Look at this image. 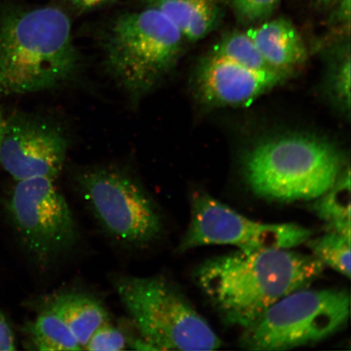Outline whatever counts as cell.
Returning a JSON list of instances; mask_svg holds the SVG:
<instances>
[{
  "mask_svg": "<svg viewBox=\"0 0 351 351\" xmlns=\"http://www.w3.org/2000/svg\"><path fill=\"white\" fill-rule=\"evenodd\" d=\"M324 267L313 254L288 249L239 251L206 261L196 279L226 323L245 329L276 302L308 287Z\"/></svg>",
  "mask_w": 351,
  "mask_h": 351,
  "instance_id": "cell-1",
  "label": "cell"
},
{
  "mask_svg": "<svg viewBox=\"0 0 351 351\" xmlns=\"http://www.w3.org/2000/svg\"><path fill=\"white\" fill-rule=\"evenodd\" d=\"M81 56L60 8L11 10L0 15V95L57 89L75 78Z\"/></svg>",
  "mask_w": 351,
  "mask_h": 351,
  "instance_id": "cell-2",
  "label": "cell"
},
{
  "mask_svg": "<svg viewBox=\"0 0 351 351\" xmlns=\"http://www.w3.org/2000/svg\"><path fill=\"white\" fill-rule=\"evenodd\" d=\"M344 171V157L335 145L305 134L265 140L243 161V177L254 194L280 203L317 199Z\"/></svg>",
  "mask_w": 351,
  "mask_h": 351,
  "instance_id": "cell-3",
  "label": "cell"
},
{
  "mask_svg": "<svg viewBox=\"0 0 351 351\" xmlns=\"http://www.w3.org/2000/svg\"><path fill=\"white\" fill-rule=\"evenodd\" d=\"M186 39L155 8L124 13L112 22L102 42L110 76L137 102L156 89L182 56Z\"/></svg>",
  "mask_w": 351,
  "mask_h": 351,
  "instance_id": "cell-4",
  "label": "cell"
},
{
  "mask_svg": "<svg viewBox=\"0 0 351 351\" xmlns=\"http://www.w3.org/2000/svg\"><path fill=\"white\" fill-rule=\"evenodd\" d=\"M114 287L154 350H213L221 341L181 292L162 276H122Z\"/></svg>",
  "mask_w": 351,
  "mask_h": 351,
  "instance_id": "cell-5",
  "label": "cell"
},
{
  "mask_svg": "<svg viewBox=\"0 0 351 351\" xmlns=\"http://www.w3.org/2000/svg\"><path fill=\"white\" fill-rule=\"evenodd\" d=\"M76 183L96 221L118 243L143 248L160 238V210L133 175L112 167H90L77 174Z\"/></svg>",
  "mask_w": 351,
  "mask_h": 351,
  "instance_id": "cell-6",
  "label": "cell"
},
{
  "mask_svg": "<svg viewBox=\"0 0 351 351\" xmlns=\"http://www.w3.org/2000/svg\"><path fill=\"white\" fill-rule=\"evenodd\" d=\"M350 306L344 289H298L245 328L241 345L252 350H285L317 343L344 327Z\"/></svg>",
  "mask_w": 351,
  "mask_h": 351,
  "instance_id": "cell-7",
  "label": "cell"
},
{
  "mask_svg": "<svg viewBox=\"0 0 351 351\" xmlns=\"http://www.w3.org/2000/svg\"><path fill=\"white\" fill-rule=\"evenodd\" d=\"M10 210L28 252L49 265L72 251L78 241L75 219L55 180L34 178L17 182Z\"/></svg>",
  "mask_w": 351,
  "mask_h": 351,
  "instance_id": "cell-8",
  "label": "cell"
},
{
  "mask_svg": "<svg viewBox=\"0 0 351 351\" xmlns=\"http://www.w3.org/2000/svg\"><path fill=\"white\" fill-rule=\"evenodd\" d=\"M313 232L295 223H262L243 216L204 193L192 197L191 219L178 252L208 245H231L241 252L289 249L306 243Z\"/></svg>",
  "mask_w": 351,
  "mask_h": 351,
  "instance_id": "cell-9",
  "label": "cell"
},
{
  "mask_svg": "<svg viewBox=\"0 0 351 351\" xmlns=\"http://www.w3.org/2000/svg\"><path fill=\"white\" fill-rule=\"evenodd\" d=\"M69 142L58 125L42 118L8 117L0 165L16 181L58 178L67 157Z\"/></svg>",
  "mask_w": 351,
  "mask_h": 351,
  "instance_id": "cell-10",
  "label": "cell"
},
{
  "mask_svg": "<svg viewBox=\"0 0 351 351\" xmlns=\"http://www.w3.org/2000/svg\"><path fill=\"white\" fill-rule=\"evenodd\" d=\"M289 74L256 70L210 53L199 61L193 78L197 98L208 106H247L282 83Z\"/></svg>",
  "mask_w": 351,
  "mask_h": 351,
  "instance_id": "cell-11",
  "label": "cell"
},
{
  "mask_svg": "<svg viewBox=\"0 0 351 351\" xmlns=\"http://www.w3.org/2000/svg\"><path fill=\"white\" fill-rule=\"evenodd\" d=\"M245 33L266 63L276 71L291 74L307 59L304 39L292 22L285 17L261 22Z\"/></svg>",
  "mask_w": 351,
  "mask_h": 351,
  "instance_id": "cell-12",
  "label": "cell"
},
{
  "mask_svg": "<svg viewBox=\"0 0 351 351\" xmlns=\"http://www.w3.org/2000/svg\"><path fill=\"white\" fill-rule=\"evenodd\" d=\"M177 26L186 41L197 42L216 29L222 20L219 0H148Z\"/></svg>",
  "mask_w": 351,
  "mask_h": 351,
  "instance_id": "cell-13",
  "label": "cell"
},
{
  "mask_svg": "<svg viewBox=\"0 0 351 351\" xmlns=\"http://www.w3.org/2000/svg\"><path fill=\"white\" fill-rule=\"evenodd\" d=\"M43 310L56 314L67 324L82 350L92 335L109 322L108 311L97 298L82 293L53 295L48 298Z\"/></svg>",
  "mask_w": 351,
  "mask_h": 351,
  "instance_id": "cell-14",
  "label": "cell"
},
{
  "mask_svg": "<svg viewBox=\"0 0 351 351\" xmlns=\"http://www.w3.org/2000/svg\"><path fill=\"white\" fill-rule=\"evenodd\" d=\"M313 212L326 223L327 231L350 236V176L348 168L330 190L315 199Z\"/></svg>",
  "mask_w": 351,
  "mask_h": 351,
  "instance_id": "cell-15",
  "label": "cell"
},
{
  "mask_svg": "<svg viewBox=\"0 0 351 351\" xmlns=\"http://www.w3.org/2000/svg\"><path fill=\"white\" fill-rule=\"evenodd\" d=\"M30 344L40 351L82 350L76 337L62 319L43 310L26 328Z\"/></svg>",
  "mask_w": 351,
  "mask_h": 351,
  "instance_id": "cell-16",
  "label": "cell"
},
{
  "mask_svg": "<svg viewBox=\"0 0 351 351\" xmlns=\"http://www.w3.org/2000/svg\"><path fill=\"white\" fill-rule=\"evenodd\" d=\"M307 245L323 265L350 278V236L328 231L319 238L308 240Z\"/></svg>",
  "mask_w": 351,
  "mask_h": 351,
  "instance_id": "cell-17",
  "label": "cell"
},
{
  "mask_svg": "<svg viewBox=\"0 0 351 351\" xmlns=\"http://www.w3.org/2000/svg\"><path fill=\"white\" fill-rule=\"evenodd\" d=\"M212 53L226 57L250 69L274 70L263 60L256 44L247 34L238 30L223 35L214 46Z\"/></svg>",
  "mask_w": 351,
  "mask_h": 351,
  "instance_id": "cell-18",
  "label": "cell"
},
{
  "mask_svg": "<svg viewBox=\"0 0 351 351\" xmlns=\"http://www.w3.org/2000/svg\"><path fill=\"white\" fill-rule=\"evenodd\" d=\"M282 0H227L241 24L258 25L270 19Z\"/></svg>",
  "mask_w": 351,
  "mask_h": 351,
  "instance_id": "cell-19",
  "label": "cell"
},
{
  "mask_svg": "<svg viewBox=\"0 0 351 351\" xmlns=\"http://www.w3.org/2000/svg\"><path fill=\"white\" fill-rule=\"evenodd\" d=\"M350 47L344 51L339 61L332 69L331 87L333 95L339 100L345 111L350 112Z\"/></svg>",
  "mask_w": 351,
  "mask_h": 351,
  "instance_id": "cell-20",
  "label": "cell"
},
{
  "mask_svg": "<svg viewBox=\"0 0 351 351\" xmlns=\"http://www.w3.org/2000/svg\"><path fill=\"white\" fill-rule=\"evenodd\" d=\"M127 344L125 333L108 322L92 335L83 350L119 351L126 349Z\"/></svg>",
  "mask_w": 351,
  "mask_h": 351,
  "instance_id": "cell-21",
  "label": "cell"
},
{
  "mask_svg": "<svg viewBox=\"0 0 351 351\" xmlns=\"http://www.w3.org/2000/svg\"><path fill=\"white\" fill-rule=\"evenodd\" d=\"M16 349L14 332L5 315L0 311V350L11 351Z\"/></svg>",
  "mask_w": 351,
  "mask_h": 351,
  "instance_id": "cell-22",
  "label": "cell"
},
{
  "mask_svg": "<svg viewBox=\"0 0 351 351\" xmlns=\"http://www.w3.org/2000/svg\"><path fill=\"white\" fill-rule=\"evenodd\" d=\"M335 10L329 19L332 24L345 26L350 29V0H340L335 6Z\"/></svg>",
  "mask_w": 351,
  "mask_h": 351,
  "instance_id": "cell-23",
  "label": "cell"
},
{
  "mask_svg": "<svg viewBox=\"0 0 351 351\" xmlns=\"http://www.w3.org/2000/svg\"><path fill=\"white\" fill-rule=\"evenodd\" d=\"M67 1L77 10H87L102 6L104 4L115 1V0H67Z\"/></svg>",
  "mask_w": 351,
  "mask_h": 351,
  "instance_id": "cell-24",
  "label": "cell"
},
{
  "mask_svg": "<svg viewBox=\"0 0 351 351\" xmlns=\"http://www.w3.org/2000/svg\"><path fill=\"white\" fill-rule=\"evenodd\" d=\"M340 0H313L315 7L319 8H328L333 7L337 3H339Z\"/></svg>",
  "mask_w": 351,
  "mask_h": 351,
  "instance_id": "cell-25",
  "label": "cell"
},
{
  "mask_svg": "<svg viewBox=\"0 0 351 351\" xmlns=\"http://www.w3.org/2000/svg\"><path fill=\"white\" fill-rule=\"evenodd\" d=\"M7 122L8 117L4 116V114L2 112H0V145H1L4 130H5L7 125Z\"/></svg>",
  "mask_w": 351,
  "mask_h": 351,
  "instance_id": "cell-26",
  "label": "cell"
}]
</instances>
